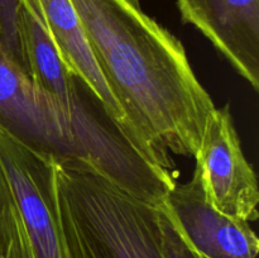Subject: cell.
<instances>
[{"instance_id":"obj_1","label":"cell","mask_w":259,"mask_h":258,"mask_svg":"<svg viewBox=\"0 0 259 258\" xmlns=\"http://www.w3.org/2000/svg\"><path fill=\"white\" fill-rule=\"evenodd\" d=\"M132 143L169 171L195 156L217 108L184 45L132 0H71Z\"/></svg>"},{"instance_id":"obj_2","label":"cell","mask_w":259,"mask_h":258,"mask_svg":"<svg viewBox=\"0 0 259 258\" xmlns=\"http://www.w3.org/2000/svg\"><path fill=\"white\" fill-rule=\"evenodd\" d=\"M0 132L56 161L82 159L141 199L162 205L175 181L152 163L105 108L71 113L0 51Z\"/></svg>"},{"instance_id":"obj_3","label":"cell","mask_w":259,"mask_h":258,"mask_svg":"<svg viewBox=\"0 0 259 258\" xmlns=\"http://www.w3.org/2000/svg\"><path fill=\"white\" fill-rule=\"evenodd\" d=\"M56 182L68 258H167L159 206L82 159L56 161Z\"/></svg>"},{"instance_id":"obj_4","label":"cell","mask_w":259,"mask_h":258,"mask_svg":"<svg viewBox=\"0 0 259 258\" xmlns=\"http://www.w3.org/2000/svg\"><path fill=\"white\" fill-rule=\"evenodd\" d=\"M0 164L40 258H68L61 229L56 159L0 132Z\"/></svg>"},{"instance_id":"obj_5","label":"cell","mask_w":259,"mask_h":258,"mask_svg":"<svg viewBox=\"0 0 259 258\" xmlns=\"http://www.w3.org/2000/svg\"><path fill=\"white\" fill-rule=\"evenodd\" d=\"M194 157L215 209L249 223L258 219L257 176L243 153L229 106L214 109Z\"/></svg>"},{"instance_id":"obj_6","label":"cell","mask_w":259,"mask_h":258,"mask_svg":"<svg viewBox=\"0 0 259 258\" xmlns=\"http://www.w3.org/2000/svg\"><path fill=\"white\" fill-rule=\"evenodd\" d=\"M185 240L205 258H257L259 239L249 222L215 209L195 166L190 181L176 184L161 205Z\"/></svg>"},{"instance_id":"obj_7","label":"cell","mask_w":259,"mask_h":258,"mask_svg":"<svg viewBox=\"0 0 259 258\" xmlns=\"http://www.w3.org/2000/svg\"><path fill=\"white\" fill-rule=\"evenodd\" d=\"M181 20L202 33L259 89V0H176Z\"/></svg>"},{"instance_id":"obj_8","label":"cell","mask_w":259,"mask_h":258,"mask_svg":"<svg viewBox=\"0 0 259 258\" xmlns=\"http://www.w3.org/2000/svg\"><path fill=\"white\" fill-rule=\"evenodd\" d=\"M19 30L30 78L39 90L71 113L83 114L104 108L62 60L46 27L38 0H20Z\"/></svg>"},{"instance_id":"obj_9","label":"cell","mask_w":259,"mask_h":258,"mask_svg":"<svg viewBox=\"0 0 259 258\" xmlns=\"http://www.w3.org/2000/svg\"><path fill=\"white\" fill-rule=\"evenodd\" d=\"M46 27L71 72L77 76L101 101L110 118L126 134L125 120L119 104L104 80L91 52L82 23L71 0H38ZM129 138V137H128ZM132 142V141H131Z\"/></svg>"},{"instance_id":"obj_10","label":"cell","mask_w":259,"mask_h":258,"mask_svg":"<svg viewBox=\"0 0 259 258\" xmlns=\"http://www.w3.org/2000/svg\"><path fill=\"white\" fill-rule=\"evenodd\" d=\"M0 258H40L0 164Z\"/></svg>"},{"instance_id":"obj_11","label":"cell","mask_w":259,"mask_h":258,"mask_svg":"<svg viewBox=\"0 0 259 258\" xmlns=\"http://www.w3.org/2000/svg\"><path fill=\"white\" fill-rule=\"evenodd\" d=\"M20 0H0V51L25 75H29L19 30Z\"/></svg>"},{"instance_id":"obj_12","label":"cell","mask_w":259,"mask_h":258,"mask_svg":"<svg viewBox=\"0 0 259 258\" xmlns=\"http://www.w3.org/2000/svg\"><path fill=\"white\" fill-rule=\"evenodd\" d=\"M159 217H161L162 230H163L164 250L167 258H205L182 238L168 215L161 206H159Z\"/></svg>"},{"instance_id":"obj_13","label":"cell","mask_w":259,"mask_h":258,"mask_svg":"<svg viewBox=\"0 0 259 258\" xmlns=\"http://www.w3.org/2000/svg\"><path fill=\"white\" fill-rule=\"evenodd\" d=\"M132 2H134V3H139V0H132Z\"/></svg>"}]
</instances>
